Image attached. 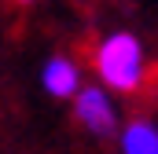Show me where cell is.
Here are the masks:
<instances>
[{"label": "cell", "mask_w": 158, "mask_h": 154, "mask_svg": "<svg viewBox=\"0 0 158 154\" xmlns=\"http://www.w3.org/2000/svg\"><path fill=\"white\" fill-rule=\"evenodd\" d=\"M92 74L103 88H110L114 95H140L147 77H151V63H147V48L132 30H110L92 44Z\"/></svg>", "instance_id": "6da1fadb"}, {"label": "cell", "mask_w": 158, "mask_h": 154, "mask_svg": "<svg viewBox=\"0 0 158 154\" xmlns=\"http://www.w3.org/2000/svg\"><path fill=\"white\" fill-rule=\"evenodd\" d=\"M74 121L88 136H96V140H118L121 128H125L114 92L103 88L99 81H88L77 92V99H74Z\"/></svg>", "instance_id": "7a4b0ae2"}, {"label": "cell", "mask_w": 158, "mask_h": 154, "mask_svg": "<svg viewBox=\"0 0 158 154\" xmlns=\"http://www.w3.org/2000/svg\"><path fill=\"white\" fill-rule=\"evenodd\" d=\"M88 81L81 74V63L70 55H48L44 66H40V88L52 95V99H77V92Z\"/></svg>", "instance_id": "3957f363"}, {"label": "cell", "mask_w": 158, "mask_h": 154, "mask_svg": "<svg viewBox=\"0 0 158 154\" xmlns=\"http://www.w3.org/2000/svg\"><path fill=\"white\" fill-rule=\"evenodd\" d=\"M118 151L121 154H158V125L151 117L125 121V128L118 136Z\"/></svg>", "instance_id": "277c9868"}, {"label": "cell", "mask_w": 158, "mask_h": 154, "mask_svg": "<svg viewBox=\"0 0 158 154\" xmlns=\"http://www.w3.org/2000/svg\"><path fill=\"white\" fill-rule=\"evenodd\" d=\"M15 4H22V7H26V4H33V0H15Z\"/></svg>", "instance_id": "5b68a950"}]
</instances>
